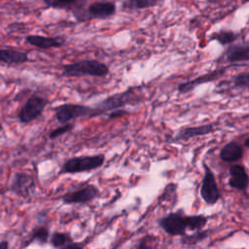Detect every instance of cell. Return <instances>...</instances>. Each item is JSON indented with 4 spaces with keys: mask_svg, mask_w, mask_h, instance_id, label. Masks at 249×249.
<instances>
[{
    "mask_svg": "<svg viewBox=\"0 0 249 249\" xmlns=\"http://www.w3.org/2000/svg\"><path fill=\"white\" fill-rule=\"evenodd\" d=\"M208 221L204 215H185L181 210L172 212L161 218L160 227L170 235H186L187 230L199 231Z\"/></svg>",
    "mask_w": 249,
    "mask_h": 249,
    "instance_id": "cell-1",
    "label": "cell"
},
{
    "mask_svg": "<svg viewBox=\"0 0 249 249\" xmlns=\"http://www.w3.org/2000/svg\"><path fill=\"white\" fill-rule=\"evenodd\" d=\"M63 77H104L109 74V68L103 62L96 59H83L62 66Z\"/></svg>",
    "mask_w": 249,
    "mask_h": 249,
    "instance_id": "cell-2",
    "label": "cell"
},
{
    "mask_svg": "<svg viewBox=\"0 0 249 249\" xmlns=\"http://www.w3.org/2000/svg\"><path fill=\"white\" fill-rule=\"evenodd\" d=\"M104 161L105 156L103 154L73 157L64 161L58 174H76L89 172L102 166Z\"/></svg>",
    "mask_w": 249,
    "mask_h": 249,
    "instance_id": "cell-3",
    "label": "cell"
},
{
    "mask_svg": "<svg viewBox=\"0 0 249 249\" xmlns=\"http://www.w3.org/2000/svg\"><path fill=\"white\" fill-rule=\"evenodd\" d=\"M99 115L93 106L74 103H63L54 108V118L61 124L82 117L93 118Z\"/></svg>",
    "mask_w": 249,
    "mask_h": 249,
    "instance_id": "cell-4",
    "label": "cell"
},
{
    "mask_svg": "<svg viewBox=\"0 0 249 249\" xmlns=\"http://www.w3.org/2000/svg\"><path fill=\"white\" fill-rule=\"evenodd\" d=\"M116 10V4L112 1H96L85 9H76L74 11V17L80 21L89 19H105L115 15Z\"/></svg>",
    "mask_w": 249,
    "mask_h": 249,
    "instance_id": "cell-5",
    "label": "cell"
},
{
    "mask_svg": "<svg viewBox=\"0 0 249 249\" xmlns=\"http://www.w3.org/2000/svg\"><path fill=\"white\" fill-rule=\"evenodd\" d=\"M48 104L49 100L47 98L36 94L31 95L18 113L17 118L18 122L23 124H27L35 121L42 115Z\"/></svg>",
    "mask_w": 249,
    "mask_h": 249,
    "instance_id": "cell-6",
    "label": "cell"
},
{
    "mask_svg": "<svg viewBox=\"0 0 249 249\" xmlns=\"http://www.w3.org/2000/svg\"><path fill=\"white\" fill-rule=\"evenodd\" d=\"M35 189V180L30 173L18 171L14 174L10 185V192L19 197L26 199L34 194Z\"/></svg>",
    "mask_w": 249,
    "mask_h": 249,
    "instance_id": "cell-7",
    "label": "cell"
},
{
    "mask_svg": "<svg viewBox=\"0 0 249 249\" xmlns=\"http://www.w3.org/2000/svg\"><path fill=\"white\" fill-rule=\"evenodd\" d=\"M99 194L100 192L95 185L89 184L79 190L64 194L60 199L64 204H84L95 199Z\"/></svg>",
    "mask_w": 249,
    "mask_h": 249,
    "instance_id": "cell-8",
    "label": "cell"
},
{
    "mask_svg": "<svg viewBox=\"0 0 249 249\" xmlns=\"http://www.w3.org/2000/svg\"><path fill=\"white\" fill-rule=\"evenodd\" d=\"M131 89H127L123 92L115 93L113 95L108 96L107 98L103 99L101 102L95 104L93 107L96 109L98 115H102L107 111H112L115 109L122 108L133 100Z\"/></svg>",
    "mask_w": 249,
    "mask_h": 249,
    "instance_id": "cell-9",
    "label": "cell"
},
{
    "mask_svg": "<svg viewBox=\"0 0 249 249\" xmlns=\"http://www.w3.org/2000/svg\"><path fill=\"white\" fill-rule=\"evenodd\" d=\"M200 196L207 204H215L221 196L215 176L206 164H204V175L200 187Z\"/></svg>",
    "mask_w": 249,
    "mask_h": 249,
    "instance_id": "cell-10",
    "label": "cell"
},
{
    "mask_svg": "<svg viewBox=\"0 0 249 249\" xmlns=\"http://www.w3.org/2000/svg\"><path fill=\"white\" fill-rule=\"evenodd\" d=\"M215 130V126L213 124H202L198 126H190L181 129L178 131V133L171 139L172 142H178V141H187L191 138L196 137V136H203L206 134H209Z\"/></svg>",
    "mask_w": 249,
    "mask_h": 249,
    "instance_id": "cell-11",
    "label": "cell"
},
{
    "mask_svg": "<svg viewBox=\"0 0 249 249\" xmlns=\"http://www.w3.org/2000/svg\"><path fill=\"white\" fill-rule=\"evenodd\" d=\"M25 42L33 47L38 49H53V48H60L65 43L63 38L58 37H46L42 35H27L25 37Z\"/></svg>",
    "mask_w": 249,
    "mask_h": 249,
    "instance_id": "cell-12",
    "label": "cell"
},
{
    "mask_svg": "<svg viewBox=\"0 0 249 249\" xmlns=\"http://www.w3.org/2000/svg\"><path fill=\"white\" fill-rule=\"evenodd\" d=\"M229 185L237 190H246L249 186V175L242 165L234 164L230 167Z\"/></svg>",
    "mask_w": 249,
    "mask_h": 249,
    "instance_id": "cell-13",
    "label": "cell"
},
{
    "mask_svg": "<svg viewBox=\"0 0 249 249\" xmlns=\"http://www.w3.org/2000/svg\"><path fill=\"white\" fill-rule=\"evenodd\" d=\"M224 73H225V69L222 68V69H218V70L212 71L210 73L204 74V75L199 76V77H197L194 80H191V81H188L186 83L180 84L178 86V90L181 93H186V92L194 89L198 85H201V84H204V83H209V82H212L214 80L219 79Z\"/></svg>",
    "mask_w": 249,
    "mask_h": 249,
    "instance_id": "cell-14",
    "label": "cell"
},
{
    "mask_svg": "<svg viewBox=\"0 0 249 249\" xmlns=\"http://www.w3.org/2000/svg\"><path fill=\"white\" fill-rule=\"evenodd\" d=\"M29 61L28 54L14 49L0 48V64L1 65H18Z\"/></svg>",
    "mask_w": 249,
    "mask_h": 249,
    "instance_id": "cell-15",
    "label": "cell"
},
{
    "mask_svg": "<svg viewBox=\"0 0 249 249\" xmlns=\"http://www.w3.org/2000/svg\"><path fill=\"white\" fill-rule=\"evenodd\" d=\"M226 59L230 62H247L249 61V43L230 46L226 53Z\"/></svg>",
    "mask_w": 249,
    "mask_h": 249,
    "instance_id": "cell-16",
    "label": "cell"
},
{
    "mask_svg": "<svg viewBox=\"0 0 249 249\" xmlns=\"http://www.w3.org/2000/svg\"><path fill=\"white\" fill-rule=\"evenodd\" d=\"M243 155L242 147L236 142H230L226 144L220 151V158L227 162L236 161L241 159Z\"/></svg>",
    "mask_w": 249,
    "mask_h": 249,
    "instance_id": "cell-17",
    "label": "cell"
},
{
    "mask_svg": "<svg viewBox=\"0 0 249 249\" xmlns=\"http://www.w3.org/2000/svg\"><path fill=\"white\" fill-rule=\"evenodd\" d=\"M49 237H50L49 228L47 226H38L31 231L29 237L25 240V242L21 245V247L28 246L30 243L34 241H38L40 244H45L48 242Z\"/></svg>",
    "mask_w": 249,
    "mask_h": 249,
    "instance_id": "cell-18",
    "label": "cell"
},
{
    "mask_svg": "<svg viewBox=\"0 0 249 249\" xmlns=\"http://www.w3.org/2000/svg\"><path fill=\"white\" fill-rule=\"evenodd\" d=\"M162 0H124L123 2V8L128 11L143 10L159 6Z\"/></svg>",
    "mask_w": 249,
    "mask_h": 249,
    "instance_id": "cell-19",
    "label": "cell"
},
{
    "mask_svg": "<svg viewBox=\"0 0 249 249\" xmlns=\"http://www.w3.org/2000/svg\"><path fill=\"white\" fill-rule=\"evenodd\" d=\"M71 242L73 238L69 232L54 231L50 236V243L54 248H65Z\"/></svg>",
    "mask_w": 249,
    "mask_h": 249,
    "instance_id": "cell-20",
    "label": "cell"
},
{
    "mask_svg": "<svg viewBox=\"0 0 249 249\" xmlns=\"http://www.w3.org/2000/svg\"><path fill=\"white\" fill-rule=\"evenodd\" d=\"M237 37H238V34L236 32H233L231 30L223 29V30L213 33L211 35L210 39L217 41L222 46H226V45H230V44L233 43L237 39Z\"/></svg>",
    "mask_w": 249,
    "mask_h": 249,
    "instance_id": "cell-21",
    "label": "cell"
},
{
    "mask_svg": "<svg viewBox=\"0 0 249 249\" xmlns=\"http://www.w3.org/2000/svg\"><path fill=\"white\" fill-rule=\"evenodd\" d=\"M44 3L51 8L57 10H70L74 8L80 0H43Z\"/></svg>",
    "mask_w": 249,
    "mask_h": 249,
    "instance_id": "cell-22",
    "label": "cell"
},
{
    "mask_svg": "<svg viewBox=\"0 0 249 249\" xmlns=\"http://www.w3.org/2000/svg\"><path fill=\"white\" fill-rule=\"evenodd\" d=\"M75 127V124H72V123H66V124H63L62 125L53 129L50 133H49V138L50 139H55L67 132H70L73 128Z\"/></svg>",
    "mask_w": 249,
    "mask_h": 249,
    "instance_id": "cell-23",
    "label": "cell"
},
{
    "mask_svg": "<svg viewBox=\"0 0 249 249\" xmlns=\"http://www.w3.org/2000/svg\"><path fill=\"white\" fill-rule=\"evenodd\" d=\"M207 235H208L207 231L199 230L191 235H186L184 238H182V242L185 244H195V243L199 242L200 240L204 239Z\"/></svg>",
    "mask_w": 249,
    "mask_h": 249,
    "instance_id": "cell-24",
    "label": "cell"
},
{
    "mask_svg": "<svg viewBox=\"0 0 249 249\" xmlns=\"http://www.w3.org/2000/svg\"><path fill=\"white\" fill-rule=\"evenodd\" d=\"M233 85L237 88H249V72L235 76L233 78Z\"/></svg>",
    "mask_w": 249,
    "mask_h": 249,
    "instance_id": "cell-25",
    "label": "cell"
},
{
    "mask_svg": "<svg viewBox=\"0 0 249 249\" xmlns=\"http://www.w3.org/2000/svg\"><path fill=\"white\" fill-rule=\"evenodd\" d=\"M127 112L124 109H115V110H112L109 115H108V118L111 120V119H116V118H119V117H123L124 115H126Z\"/></svg>",
    "mask_w": 249,
    "mask_h": 249,
    "instance_id": "cell-26",
    "label": "cell"
},
{
    "mask_svg": "<svg viewBox=\"0 0 249 249\" xmlns=\"http://www.w3.org/2000/svg\"><path fill=\"white\" fill-rule=\"evenodd\" d=\"M9 247H10L9 241H7V240L0 241V249H8Z\"/></svg>",
    "mask_w": 249,
    "mask_h": 249,
    "instance_id": "cell-27",
    "label": "cell"
},
{
    "mask_svg": "<svg viewBox=\"0 0 249 249\" xmlns=\"http://www.w3.org/2000/svg\"><path fill=\"white\" fill-rule=\"evenodd\" d=\"M74 247H75V248H81V247H82V245H81V244H79V243H76V242H74V241H73V242L69 243V244H68V245H67L65 248H67V249H68V248H74Z\"/></svg>",
    "mask_w": 249,
    "mask_h": 249,
    "instance_id": "cell-28",
    "label": "cell"
},
{
    "mask_svg": "<svg viewBox=\"0 0 249 249\" xmlns=\"http://www.w3.org/2000/svg\"><path fill=\"white\" fill-rule=\"evenodd\" d=\"M244 144H245V146H246V147H248V148H249V138H247V139L245 140V143H244Z\"/></svg>",
    "mask_w": 249,
    "mask_h": 249,
    "instance_id": "cell-29",
    "label": "cell"
},
{
    "mask_svg": "<svg viewBox=\"0 0 249 249\" xmlns=\"http://www.w3.org/2000/svg\"><path fill=\"white\" fill-rule=\"evenodd\" d=\"M1 130H2V124H0V131H1Z\"/></svg>",
    "mask_w": 249,
    "mask_h": 249,
    "instance_id": "cell-30",
    "label": "cell"
}]
</instances>
